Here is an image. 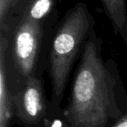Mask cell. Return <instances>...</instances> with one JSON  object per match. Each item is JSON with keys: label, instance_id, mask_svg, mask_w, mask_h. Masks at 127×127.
<instances>
[{"label": "cell", "instance_id": "7", "mask_svg": "<svg viewBox=\"0 0 127 127\" xmlns=\"http://www.w3.org/2000/svg\"><path fill=\"white\" fill-rule=\"evenodd\" d=\"M53 0H29L24 14L32 19L40 21L51 11Z\"/></svg>", "mask_w": 127, "mask_h": 127}, {"label": "cell", "instance_id": "10", "mask_svg": "<svg viewBox=\"0 0 127 127\" xmlns=\"http://www.w3.org/2000/svg\"><path fill=\"white\" fill-rule=\"evenodd\" d=\"M51 127H68V126H66V125H64V124H62L59 120H55L52 123Z\"/></svg>", "mask_w": 127, "mask_h": 127}, {"label": "cell", "instance_id": "1", "mask_svg": "<svg viewBox=\"0 0 127 127\" xmlns=\"http://www.w3.org/2000/svg\"><path fill=\"white\" fill-rule=\"evenodd\" d=\"M111 79L92 41L85 46L65 118L71 127H104L109 118Z\"/></svg>", "mask_w": 127, "mask_h": 127}, {"label": "cell", "instance_id": "4", "mask_svg": "<svg viewBox=\"0 0 127 127\" xmlns=\"http://www.w3.org/2000/svg\"><path fill=\"white\" fill-rule=\"evenodd\" d=\"M17 117L26 124H36L45 114L44 92L39 79L28 77L22 90L12 98Z\"/></svg>", "mask_w": 127, "mask_h": 127}, {"label": "cell", "instance_id": "3", "mask_svg": "<svg viewBox=\"0 0 127 127\" xmlns=\"http://www.w3.org/2000/svg\"><path fill=\"white\" fill-rule=\"evenodd\" d=\"M42 38L40 21L24 14L15 30L12 56L18 71L24 77H31L36 66Z\"/></svg>", "mask_w": 127, "mask_h": 127}, {"label": "cell", "instance_id": "5", "mask_svg": "<svg viewBox=\"0 0 127 127\" xmlns=\"http://www.w3.org/2000/svg\"><path fill=\"white\" fill-rule=\"evenodd\" d=\"M8 40L4 35L0 39V127H9L13 114V100L8 87L6 71V50Z\"/></svg>", "mask_w": 127, "mask_h": 127}, {"label": "cell", "instance_id": "9", "mask_svg": "<svg viewBox=\"0 0 127 127\" xmlns=\"http://www.w3.org/2000/svg\"><path fill=\"white\" fill-rule=\"evenodd\" d=\"M111 127H127V112L118 118Z\"/></svg>", "mask_w": 127, "mask_h": 127}, {"label": "cell", "instance_id": "6", "mask_svg": "<svg viewBox=\"0 0 127 127\" xmlns=\"http://www.w3.org/2000/svg\"><path fill=\"white\" fill-rule=\"evenodd\" d=\"M104 7L116 30L127 42V13L125 0H102Z\"/></svg>", "mask_w": 127, "mask_h": 127}, {"label": "cell", "instance_id": "8", "mask_svg": "<svg viewBox=\"0 0 127 127\" xmlns=\"http://www.w3.org/2000/svg\"><path fill=\"white\" fill-rule=\"evenodd\" d=\"M18 1V0H0V24L2 29L10 10L17 4Z\"/></svg>", "mask_w": 127, "mask_h": 127}, {"label": "cell", "instance_id": "2", "mask_svg": "<svg viewBox=\"0 0 127 127\" xmlns=\"http://www.w3.org/2000/svg\"><path fill=\"white\" fill-rule=\"evenodd\" d=\"M89 25L86 8L78 4L64 20L55 36L50 58L53 101L58 100L64 91L75 56Z\"/></svg>", "mask_w": 127, "mask_h": 127}]
</instances>
